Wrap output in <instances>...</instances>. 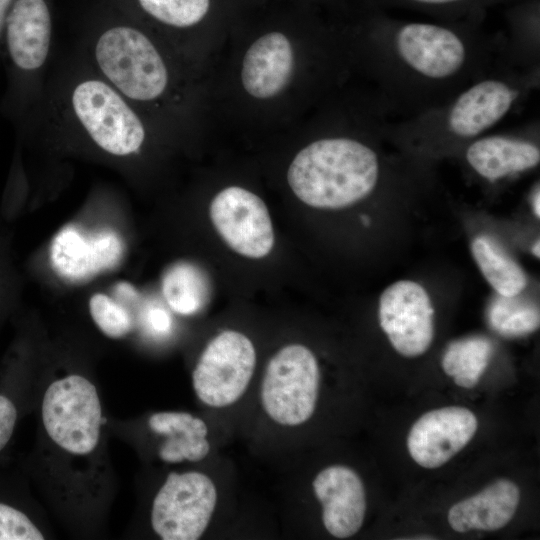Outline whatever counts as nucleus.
<instances>
[{"label":"nucleus","instance_id":"obj_5","mask_svg":"<svg viewBox=\"0 0 540 540\" xmlns=\"http://www.w3.org/2000/svg\"><path fill=\"white\" fill-rule=\"evenodd\" d=\"M368 140L331 134L308 143L287 170L292 192L306 205L324 210L343 209L370 196L380 182L382 163Z\"/></svg>","mask_w":540,"mask_h":540},{"label":"nucleus","instance_id":"obj_30","mask_svg":"<svg viewBox=\"0 0 540 540\" xmlns=\"http://www.w3.org/2000/svg\"><path fill=\"white\" fill-rule=\"evenodd\" d=\"M145 322L151 332L157 335L167 334L172 327L169 313L161 307H150L145 313Z\"/></svg>","mask_w":540,"mask_h":540},{"label":"nucleus","instance_id":"obj_18","mask_svg":"<svg viewBox=\"0 0 540 540\" xmlns=\"http://www.w3.org/2000/svg\"><path fill=\"white\" fill-rule=\"evenodd\" d=\"M465 160L480 177L495 182L537 167L540 148L522 132L487 133L466 145Z\"/></svg>","mask_w":540,"mask_h":540},{"label":"nucleus","instance_id":"obj_14","mask_svg":"<svg viewBox=\"0 0 540 540\" xmlns=\"http://www.w3.org/2000/svg\"><path fill=\"white\" fill-rule=\"evenodd\" d=\"M433 316L428 293L414 281H397L380 296V326L402 356L417 357L428 350L434 336Z\"/></svg>","mask_w":540,"mask_h":540},{"label":"nucleus","instance_id":"obj_29","mask_svg":"<svg viewBox=\"0 0 540 540\" xmlns=\"http://www.w3.org/2000/svg\"><path fill=\"white\" fill-rule=\"evenodd\" d=\"M16 421L15 404L7 396L0 394V452L10 441Z\"/></svg>","mask_w":540,"mask_h":540},{"label":"nucleus","instance_id":"obj_21","mask_svg":"<svg viewBox=\"0 0 540 540\" xmlns=\"http://www.w3.org/2000/svg\"><path fill=\"white\" fill-rule=\"evenodd\" d=\"M504 12L507 32L502 34L507 58L518 66H539V0H518Z\"/></svg>","mask_w":540,"mask_h":540},{"label":"nucleus","instance_id":"obj_6","mask_svg":"<svg viewBox=\"0 0 540 540\" xmlns=\"http://www.w3.org/2000/svg\"><path fill=\"white\" fill-rule=\"evenodd\" d=\"M53 38L52 0H13L2 37L6 87L0 112L19 133L29 130L40 111Z\"/></svg>","mask_w":540,"mask_h":540},{"label":"nucleus","instance_id":"obj_23","mask_svg":"<svg viewBox=\"0 0 540 540\" xmlns=\"http://www.w3.org/2000/svg\"><path fill=\"white\" fill-rule=\"evenodd\" d=\"M162 291L170 308L182 315L197 313L210 295L206 274L188 262L176 263L166 271Z\"/></svg>","mask_w":540,"mask_h":540},{"label":"nucleus","instance_id":"obj_13","mask_svg":"<svg viewBox=\"0 0 540 540\" xmlns=\"http://www.w3.org/2000/svg\"><path fill=\"white\" fill-rule=\"evenodd\" d=\"M290 11L271 15V22L252 41L243 56L240 82L251 98L273 99L287 88L293 78L295 50L287 30Z\"/></svg>","mask_w":540,"mask_h":540},{"label":"nucleus","instance_id":"obj_17","mask_svg":"<svg viewBox=\"0 0 540 540\" xmlns=\"http://www.w3.org/2000/svg\"><path fill=\"white\" fill-rule=\"evenodd\" d=\"M312 486L326 530L340 539L356 534L366 513V493L358 474L347 466L332 465L317 474Z\"/></svg>","mask_w":540,"mask_h":540},{"label":"nucleus","instance_id":"obj_10","mask_svg":"<svg viewBox=\"0 0 540 540\" xmlns=\"http://www.w3.org/2000/svg\"><path fill=\"white\" fill-rule=\"evenodd\" d=\"M216 502V487L207 475L171 472L153 500L152 528L163 540L199 539L210 523Z\"/></svg>","mask_w":540,"mask_h":540},{"label":"nucleus","instance_id":"obj_20","mask_svg":"<svg viewBox=\"0 0 540 540\" xmlns=\"http://www.w3.org/2000/svg\"><path fill=\"white\" fill-rule=\"evenodd\" d=\"M149 428L165 437L158 451L166 463L198 462L210 452L205 422L187 412H157L148 420Z\"/></svg>","mask_w":540,"mask_h":540},{"label":"nucleus","instance_id":"obj_25","mask_svg":"<svg viewBox=\"0 0 540 540\" xmlns=\"http://www.w3.org/2000/svg\"><path fill=\"white\" fill-rule=\"evenodd\" d=\"M493 353L491 341L473 336L451 342L443 357L444 372L453 377L456 385L472 388L479 382Z\"/></svg>","mask_w":540,"mask_h":540},{"label":"nucleus","instance_id":"obj_27","mask_svg":"<svg viewBox=\"0 0 540 540\" xmlns=\"http://www.w3.org/2000/svg\"><path fill=\"white\" fill-rule=\"evenodd\" d=\"M90 314L108 337L118 339L132 329V318L123 305L104 294H95L89 302Z\"/></svg>","mask_w":540,"mask_h":540},{"label":"nucleus","instance_id":"obj_7","mask_svg":"<svg viewBox=\"0 0 540 540\" xmlns=\"http://www.w3.org/2000/svg\"><path fill=\"white\" fill-rule=\"evenodd\" d=\"M41 416L50 439L73 455H88L96 448L102 409L95 385L78 374L53 381L46 389Z\"/></svg>","mask_w":540,"mask_h":540},{"label":"nucleus","instance_id":"obj_34","mask_svg":"<svg viewBox=\"0 0 540 540\" xmlns=\"http://www.w3.org/2000/svg\"><path fill=\"white\" fill-rule=\"evenodd\" d=\"M533 254L539 258V240H537V242L534 244L533 246Z\"/></svg>","mask_w":540,"mask_h":540},{"label":"nucleus","instance_id":"obj_28","mask_svg":"<svg viewBox=\"0 0 540 540\" xmlns=\"http://www.w3.org/2000/svg\"><path fill=\"white\" fill-rule=\"evenodd\" d=\"M31 519L17 508L0 502V540H43Z\"/></svg>","mask_w":540,"mask_h":540},{"label":"nucleus","instance_id":"obj_33","mask_svg":"<svg viewBox=\"0 0 540 540\" xmlns=\"http://www.w3.org/2000/svg\"><path fill=\"white\" fill-rule=\"evenodd\" d=\"M328 1H331V0H294V2L308 4V5H313V4H318L322 2H328Z\"/></svg>","mask_w":540,"mask_h":540},{"label":"nucleus","instance_id":"obj_26","mask_svg":"<svg viewBox=\"0 0 540 540\" xmlns=\"http://www.w3.org/2000/svg\"><path fill=\"white\" fill-rule=\"evenodd\" d=\"M516 296L497 295L488 308L492 329L506 337L527 335L539 328L538 308Z\"/></svg>","mask_w":540,"mask_h":540},{"label":"nucleus","instance_id":"obj_16","mask_svg":"<svg viewBox=\"0 0 540 540\" xmlns=\"http://www.w3.org/2000/svg\"><path fill=\"white\" fill-rule=\"evenodd\" d=\"M124 253L119 235L109 229L85 233L68 226L51 245V262L55 271L72 282H82L114 268Z\"/></svg>","mask_w":540,"mask_h":540},{"label":"nucleus","instance_id":"obj_11","mask_svg":"<svg viewBox=\"0 0 540 540\" xmlns=\"http://www.w3.org/2000/svg\"><path fill=\"white\" fill-rule=\"evenodd\" d=\"M256 365V351L244 334L225 330L202 352L193 372L197 397L215 408L232 405L245 393Z\"/></svg>","mask_w":540,"mask_h":540},{"label":"nucleus","instance_id":"obj_8","mask_svg":"<svg viewBox=\"0 0 540 540\" xmlns=\"http://www.w3.org/2000/svg\"><path fill=\"white\" fill-rule=\"evenodd\" d=\"M320 371L313 352L301 344H289L269 360L261 384V403L266 414L283 426H298L313 415Z\"/></svg>","mask_w":540,"mask_h":540},{"label":"nucleus","instance_id":"obj_1","mask_svg":"<svg viewBox=\"0 0 540 540\" xmlns=\"http://www.w3.org/2000/svg\"><path fill=\"white\" fill-rule=\"evenodd\" d=\"M483 21L409 20L360 4L352 28L375 98L391 116L416 115L508 62L502 33Z\"/></svg>","mask_w":540,"mask_h":540},{"label":"nucleus","instance_id":"obj_12","mask_svg":"<svg viewBox=\"0 0 540 540\" xmlns=\"http://www.w3.org/2000/svg\"><path fill=\"white\" fill-rule=\"evenodd\" d=\"M213 226L236 253L260 259L274 246V230L268 208L255 193L240 186L220 190L211 200Z\"/></svg>","mask_w":540,"mask_h":540},{"label":"nucleus","instance_id":"obj_31","mask_svg":"<svg viewBox=\"0 0 540 540\" xmlns=\"http://www.w3.org/2000/svg\"><path fill=\"white\" fill-rule=\"evenodd\" d=\"M13 0H0V60L4 24Z\"/></svg>","mask_w":540,"mask_h":540},{"label":"nucleus","instance_id":"obj_22","mask_svg":"<svg viewBox=\"0 0 540 540\" xmlns=\"http://www.w3.org/2000/svg\"><path fill=\"white\" fill-rule=\"evenodd\" d=\"M471 251L481 273L497 294L516 296L527 286V276L521 266L490 237H476Z\"/></svg>","mask_w":540,"mask_h":540},{"label":"nucleus","instance_id":"obj_32","mask_svg":"<svg viewBox=\"0 0 540 540\" xmlns=\"http://www.w3.org/2000/svg\"><path fill=\"white\" fill-rule=\"evenodd\" d=\"M539 202H540V191H539V187L537 186L533 194L532 206H533V211L538 218L540 217Z\"/></svg>","mask_w":540,"mask_h":540},{"label":"nucleus","instance_id":"obj_4","mask_svg":"<svg viewBox=\"0 0 540 540\" xmlns=\"http://www.w3.org/2000/svg\"><path fill=\"white\" fill-rule=\"evenodd\" d=\"M539 66L505 62L478 78L444 104L390 121L393 138L465 143L487 134L512 115L539 87Z\"/></svg>","mask_w":540,"mask_h":540},{"label":"nucleus","instance_id":"obj_2","mask_svg":"<svg viewBox=\"0 0 540 540\" xmlns=\"http://www.w3.org/2000/svg\"><path fill=\"white\" fill-rule=\"evenodd\" d=\"M75 54L155 127L181 126L191 95L185 57L111 0H97Z\"/></svg>","mask_w":540,"mask_h":540},{"label":"nucleus","instance_id":"obj_19","mask_svg":"<svg viewBox=\"0 0 540 540\" xmlns=\"http://www.w3.org/2000/svg\"><path fill=\"white\" fill-rule=\"evenodd\" d=\"M519 502L518 486L508 479H499L454 504L448 511V522L459 533L499 530L513 518Z\"/></svg>","mask_w":540,"mask_h":540},{"label":"nucleus","instance_id":"obj_15","mask_svg":"<svg viewBox=\"0 0 540 540\" xmlns=\"http://www.w3.org/2000/svg\"><path fill=\"white\" fill-rule=\"evenodd\" d=\"M477 427L476 416L465 407L435 409L413 424L407 437V448L418 465L438 468L469 443Z\"/></svg>","mask_w":540,"mask_h":540},{"label":"nucleus","instance_id":"obj_24","mask_svg":"<svg viewBox=\"0 0 540 540\" xmlns=\"http://www.w3.org/2000/svg\"><path fill=\"white\" fill-rule=\"evenodd\" d=\"M518 0H360V4L383 10L397 8L414 11L437 20L485 19L488 11Z\"/></svg>","mask_w":540,"mask_h":540},{"label":"nucleus","instance_id":"obj_3","mask_svg":"<svg viewBox=\"0 0 540 540\" xmlns=\"http://www.w3.org/2000/svg\"><path fill=\"white\" fill-rule=\"evenodd\" d=\"M69 144H86L113 158L140 155L155 126L75 53L48 78L29 130Z\"/></svg>","mask_w":540,"mask_h":540},{"label":"nucleus","instance_id":"obj_9","mask_svg":"<svg viewBox=\"0 0 540 540\" xmlns=\"http://www.w3.org/2000/svg\"><path fill=\"white\" fill-rule=\"evenodd\" d=\"M185 56V43L227 22L251 0H111Z\"/></svg>","mask_w":540,"mask_h":540}]
</instances>
